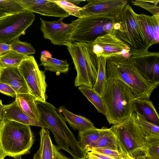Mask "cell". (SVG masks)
<instances>
[{
  "instance_id": "46",
  "label": "cell",
  "mask_w": 159,
  "mask_h": 159,
  "mask_svg": "<svg viewBox=\"0 0 159 159\" xmlns=\"http://www.w3.org/2000/svg\"><path fill=\"white\" fill-rule=\"evenodd\" d=\"M16 159H22V158H21V157H20L19 158H16Z\"/></svg>"
},
{
  "instance_id": "5",
  "label": "cell",
  "mask_w": 159,
  "mask_h": 159,
  "mask_svg": "<svg viewBox=\"0 0 159 159\" xmlns=\"http://www.w3.org/2000/svg\"><path fill=\"white\" fill-rule=\"evenodd\" d=\"M34 141L30 125L12 120L0 122V144L6 156L16 159L28 153Z\"/></svg>"
},
{
  "instance_id": "43",
  "label": "cell",
  "mask_w": 159,
  "mask_h": 159,
  "mask_svg": "<svg viewBox=\"0 0 159 159\" xmlns=\"http://www.w3.org/2000/svg\"><path fill=\"white\" fill-rule=\"evenodd\" d=\"M6 157L4 153L0 144V159H4Z\"/></svg>"
},
{
  "instance_id": "40",
  "label": "cell",
  "mask_w": 159,
  "mask_h": 159,
  "mask_svg": "<svg viewBox=\"0 0 159 159\" xmlns=\"http://www.w3.org/2000/svg\"><path fill=\"white\" fill-rule=\"evenodd\" d=\"M136 159H159V157L148 156L144 155L138 157Z\"/></svg>"
},
{
  "instance_id": "1",
  "label": "cell",
  "mask_w": 159,
  "mask_h": 159,
  "mask_svg": "<svg viewBox=\"0 0 159 159\" xmlns=\"http://www.w3.org/2000/svg\"><path fill=\"white\" fill-rule=\"evenodd\" d=\"M101 97L107 111L109 124L117 125L126 119L134 111L135 97L130 88L122 80L108 74Z\"/></svg>"
},
{
  "instance_id": "15",
  "label": "cell",
  "mask_w": 159,
  "mask_h": 159,
  "mask_svg": "<svg viewBox=\"0 0 159 159\" xmlns=\"http://www.w3.org/2000/svg\"><path fill=\"white\" fill-rule=\"evenodd\" d=\"M24 9L33 13L63 19L70 15L53 0H18Z\"/></svg>"
},
{
  "instance_id": "19",
  "label": "cell",
  "mask_w": 159,
  "mask_h": 159,
  "mask_svg": "<svg viewBox=\"0 0 159 159\" xmlns=\"http://www.w3.org/2000/svg\"><path fill=\"white\" fill-rule=\"evenodd\" d=\"M18 106L26 115L41 121V116L35 97L29 93H16L15 100Z\"/></svg>"
},
{
  "instance_id": "8",
  "label": "cell",
  "mask_w": 159,
  "mask_h": 159,
  "mask_svg": "<svg viewBox=\"0 0 159 159\" xmlns=\"http://www.w3.org/2000/svg\"><path fill=\"white\" fill-rule=\"evenodd\" d=\"M116 20L98 16L78 18L70 39L73 42L92 43L99 36L111 34Z\"/></svg>"
},
{
  "instance_id": "31",
  "label": "cell",
  "mask_w": 159,
  "mask_h": 159,
  "mask_svg": "<svg viewBox=\"0 0 159 159\" xmlns=\"http://www.w3.org/2000/svg\"><path fill=\"white\" fill-rule=\"evenodd\" d=\"M24 10L18 0H0V12L7 15L14 14Z\"/></svg>"
},
{
  "instance_id": "27",
  "label": "cell",
  "mask_w": 159,
  "mask_h": 159,
  "mask_svg": "<svg viewBox=\"0 0 159 159\" xmlns=\"http://www.w3.org/2000/svg\"><path fill=\"white\" fill-rule=\"evenodd\" d=\"M26 57L10 50L0 55V67H18Z\"/></svg>"
},
{
  "instance_id": "36",
  "label": "cell",
  "mask_w": 159,
  "mask_h": 159,
  "mask_svg": "<svg viewBox=\"0 0 159 159\" xmlns=\"http://www.w3.org/2000/svg\"><path fill=\"white\" fill-rule=\"evenodd\" d=\"M0 92L13 98H16V93L14 89L9 85L0 82Z\"/></svg>"
},
{
  "instance_id": "28",
  "label": "cell",
  "mask_w": 159,
  "mask_h": 159,
  "mask_svg": "<svg viewBox=\"0 0 159 159\" xmlns=\"http://www.w3.org/2000/svg\"><path fill=\"white\" fill-rule=\"evenodd\" d=\"M97 80L93 88L100 96H102L106 82V65L107 58L100 56Z\"/></svg>"
},
{
  "instance_id": "4",
  "label": "cell",
  "mask_w": 159,
  "mask_h": 159,
  "mask_svg": "<svg viewBox=\"0 0 159 159\" xmlns=\"http://www.w3.org/2000/svg\"><path fill=\"white\" fill-rule=\"evenodd\" d=\"M36 102L41 116V120L52 133L57 148L66 151L71 156L78 153L81 148L58 109L46 101L36 100Z\"/></svg>"
},
{
  "instance_id": "12",
  "label": "cell",
  "mask_w": 159,
  "mask_h": 159,
  "mask_svg": "<svg viewBox=\"0 0 159 159\" xmlns=\"http://www.w3.org/2000/svg\"><path fill=\"white\" fill-rule=\"evenodd\" d=\"M87 4L82 7V17L101 16L116 20L127 5L125 0H88Z\"/></svg>"
},
{
  "instance_id": "42",
  "label": "cell",
  "mask_w": 159,
  "mask_h": 159,
  "mask_svg": "<svg viewBox=\"0 0 159 159\" xmlns=\"http://www.w3.org/2000/svg\"><path fill=\"white\" fill-rule=\"evenodd\" d=\"M68 1L76 5H78L81 2L85 1L86 0H67Z\"/></svg>"
},
{
  "instance_id": "11",
  "label": "cell",
  "mask_w": 159,
  "mask_h": 159,
  "mask_svg": "<svg viewBox=\"0 0 159 159\" xmlns=\"http://www.w3.org/2000/svg\"><path fill=\"white\" fill-rule=\"evenodd\" d=\"M63 19L60 18L57 20L48 21L40 17V30L43 37L50 40L53 44L67 46L73 42L70 38L76 22L75 20L70 23L66 24L63 22Z\"/></svg>"
},
{
  "instance_id": "41",
  "label": "cell",
  "mask_w": 159,
  "mask_h": 159,
  "mask_svg": "<svg viewBox=\"0 0 159 159\" xmlns=\"http://www.w3.org/2000/svg\"><path fill=\"white\" fill-rule=\"evenodd\" d=\"M3 106L2 100L0 99V122L3 120Z\"/></svg>"
},
{
  "instance_id": "17",
  "label": "cell",
  "mask_w": 159,
  "mask_h": 159,
  "mask_svg": "<svg viewBox=\"0 0 159 159\" xmlns=\"http://www.w3.org/2000/svg\"><path fill=\"white\" fill-rule=\"evenodd\" d=\"M6 120L48 129V127L42 121L32 119L25 113L19 108L16 100L10 104L3 106L2 120Z\"/></svg>"
},
{
  "instance_id": "24",
  "label": "cell",
  "mask_w": 159,
  "mask_h": 159,
  "mask_svg": "<svg viewBox=\"0 0 159 159\" xmlns=\"http://www.w3.org/2000/svg\"><path fill=\"white\" fill-rule=\"evenodd\" d=\"M99 139L91 144L85 150L87 153L93 148H104L113 150H119L115 136L110 129L104 126Z\"/></svg>"
},
{
  "instance_id": "38",
  "label": "cell",
  "mask_w": 159,
  "mask_h": 159,
  "mask_svg": "<svg viewBox=\"0 0 159 159\" xmlns=\"http://www.w3.org/2000/svg\"><path fill=\"white\" fill-rule=\"evenodd\" d=\"M55 159H74L68 157L62 153L57 148L56 145L52 144Z\"/></svg>"
},
{
  "instance_id": "30",
  "label": "cell",
  "mask_w": 159,
  "mask_h": 159,
  "mask_svg": "<svg viewBox=\"0 0 159 159\" xmlns=\"http://www.w3.org/2000/svg\"><path fill=\"white\" fill-rule=\"evenodd\" d=\"M11 50L26 56L34 54L36 50L31 44L22 42L19 38L13 41L10 43Z\"/></svg>"
},
{
  "instance_id": "10",
  "label": "cell",
  "mask_w": 159,
  "mask_h": 159,
  "mask_svg": "<svg viewBox=\"0 0 159 159\" xmlns=\"http://www.w3.org/2000/svg\"><path fill=\"white\" fill-rule=\"evenodd\" d=\"M30 90L36 99L46 102L48 85L44 71L40 70L34 56H28L18 66Z\"/></svg>"
},
{
  "instance_id": "14",
  "label": "cell",
  "mask_w": 159,
  "mask_h": 159,
  "mask_svg": "<svg viewBox=\"0 0 159 159\" xmlns=\"http://www.w3.org/2000/svg\"><path fill=\"white\" fill-rule=\"evenodd\" d=\"M132 64L145 79L159 84V52H149L135 54L129 57Z\"/></svg>"
},
{
  "instance_id": "13",
  "label": "cell",
  "mask_w": 159,
  "mask_h": 159,
  "mask_svg": "<svg viewBox=\"0 0 159 159\" xmlns=\"http://www.w3.org/2000/svg\"><path fill=\"white\" fill-rule=\"evenodd\" d=\"M90 44L93 52L98 57L107 58L119 55L126 57L130 56L129 48L111 34L99 36Z\"/></svg>"
},
{
  "instance_id": "44",
  "label": "cell",
  "mask_w": 159,
  "mask_h": 159,
  "mask_svg": "<svg viewBox=\"0 0 159 159\" xmlns=\"http://www.w3.org/2000/svg\"><path fill=\"white\" fill-rule=\"evenodd\" d=\"M7 15H7V14H6L3 13H2V12H0V18L3 17H4L5 16H6Z\"/></svg>"
},
{
  "instance_id": "23",
  "label": "cell",
  "mask_w": 159,
  "mask_h": 159,
  "mask_svg": "<svg viewBox=\"0 0 159 159\" xmlns=\"http://www.w3.org/2000/svg\"><path fill=\"white\" fill-rule=\"evenodd\" d=\"M39 134L40 136L39 148L34 155L33 159H55L52 144L47 129L41 127Z\"/></svg>"
},
{
  "instance_id": "26",
  "label": "cell",
  "mask_w": 159,
  "mask_h": 159,
  "mask_svg": "<svg viewBox=\"0 0 159 159\" xmlns=\"http://www.w3.org/2000/svg\"><path fill=\"white\" fill-rule=\"evenodd\" d=\"M102 130V128L98 129L96 128L84 131H79L78 142L80 147L85 151L87 146L99 139Z\"/></svg>"
},
{
  "instance_id": "35",
  "label": "cell",
  "mask_w": 159,
  "mask_h": 159,
  "mask_svg": "<svg viewBox=\"0 0 159 159\" xmlns=\"http://www.w3.org/2000/svg\"><path fill=\"white\" fill-rule=\"evenodd\" d=\"M93 151L102 154L115 159H135L129 155L124 154L119 150H113L104 148H96L91 149Z\"/></svg>"
},
{
  "instance_id": "20",
  "label": "cell",
  "mask_w": 159,
  "mask_h": 159,
  "mask_svg": "<svg viewBox=\"0 0 159 159\" xmlns=\"http://www.w3.org/2000/svg\"><path fill=\"white\" fill-rule=\"evenodd\" d=\"M133 106L134 111L143 115L149 122L159 126V115L151 101L135 98Z\"/></svg>"
},
{
  "instance_id": "39",
  "label": "cell",
  "mask_w": 159,
  "mask_h": 159,
  "mask_svg": "<svg viewBox=\"0 0 159 159\" xmlns=\"http://www.w3.org/2000/svg\"><path fill=\"white\" fill-rule=\"evenodd\" d=\"M11 50V47L10 43H0V55H2L7 52Z\"/></svg>"
},
{
  "instance_id": "2",
  "label": "cell",
  "mask_w": 159,
  "mask_h": 159,
  "mask_svg": "<svg viewBox=\"0 0 159 159\" xmlns=\"http://www.w3.org/2000/svg\"><path fill=\"white\" fill-rule=\"evenodd\" d=\"M106 74L122 80L130 88L135 98L149 99L159 84L143 77L130 61L129 57L119 55L107 58Z\"/></svg>"
},
{
  "instance_id": "3",
  "label": "cell",
  "mask_w": 159,
  "mask_h": 159,
  "mask_svg": "<svg viewBox=\"0 0 159 159\" xmlns=\"http://www.w3.org/2000/svg\"><path fill=\"white\" fill-rule=\"evenodd\" d=\"M131 7L127 5L115 20L111 34L126 45L129 55L142 53L150 47Z\"/></svg>"
},
{
  "instance_id": "9",
  "label": "cell",
  "mask_w": 159,
  "mask_h": 159,
  "mask_svg": "<svg viewBox=\"0 0 159 159\" xmlns=\"http://www.w3.org/2000/svg\"><path fill=\"white\" fill-rule=\"evenodd\" d=\"M35 18L33 13L25 9L0 18V43L10 44L24 35Z\"/></svg>"
},
{
  "instance_id": "7",
  "label": "cell",
  "mask_w": 159,
  "mask_h": 159,
  "mask_svg": "<svg viewBox=\"0 0 159 159\" xmlns=\"http://www.w3.org/2000/svg\"><path fill=\"white\" fill-rule=\"evenodd\" d=\"M110 129L116 136L120 152L135 159L145 154L146 136L136 121L135 111Z\"/></svg>"
},
{
  "instance_id": "45",
  "label": "cell",
  "mask_w": 159,
  "mask_h": 159,
  "mask_svg": "<svg viewBox=\"0 0 159 159\" xmlns=\"http://www.w3.org/2000/svg\"><path fill=\"white\" fill-rule=\"evenodd\" d=\"M86 159H95L86 155Z\"/></svg>"
},
{
  "instance_id": "34",
  "label": "cell",
  "mask_w": 159,
  "mask_h": 159,
  "mask_svg": "<svg viewBox=\"0 0 159 159\" xmlns=\"http://www.w3.org/2000/svg\"><path fill=\"white\" fill-rule=\"evenodd\" d=\"M53 1L67 12L70 15L81 18L80 11L82 7L75 5L67 0H54Z\"/></svg>"
},
{
  "instance_id": "6",
  "label": "cell",
  "mask_w": 159,
  "mask_h": 159,
  "mask_svg": "<svg viewBox=\"0 0 159 159\" xmlns=\"http://www.w3.org/2000/svg\"><path fill=\"white\" fill-rule=\"evenodd\" d=\"M67 48L77 71L75 86L93 88L97 80L99 58L93 52L90 43L75 42Z\"/></svg>"
},
{
  "instance_id": "18",
  "label": "cell",
  "mask_w": 159,
  "mask_h": 159,
  "mask_svg": "<svg viewBox=\"0 0 159 159\" xmlns=\"http://www.w3.org/2000/svg\"><path fill=\"white\" fill-rule=\"evenodd\" d=\"M136 17L151 46L159 42V15L137 14Z\"/></svg>"
},
{
  "instance_id": "33",
  "label": "cell",
  "mask_w": 159,
  "mask_h": 159,
  "mask_svg": "<svg viewBox=\"0 0 159 159\" xmlns=\"http://www.w3.org/2000/svg\"><path fill=\"white\" fill-rule=\"evenodd\" d=\"M159 0H136L132 1L134 5L140 7L147 10L152 15H159V7L157 6Z\"/></svg>"
},
{
  "instance_id": "22",
  "label": "cell",
  "mask_w": 159,
  "mask_h": 159,
  "mask_svg": "<svg viewBox=\"0 0 159 159\" xmlns=\"http://www.w3.org/2000/svg\"><path fill=\"white\" fill-rule=\"evenodd\" d=\"M41 65L45 70L56 73L58 75L61 73H66L69 70V64L66 60L53 58L47 51H43L40 57Z\"/></svg>"
},
{
  "instance_id": "25",
  "label": "cell",
  "mask_w": 159,
  "mask_h": 159,
  "mask_svg": "<svg viewBox=\"0 0 159 159\" xmlns=\"http://www.w3.org/2000/svg\"><path fill=\"white\" fill-rule=\"evenodd\" d=\"M78 89L93 105L99 112L106 116L107 111L104 101L101 96L99 95L93 88L82 86L79 87Z\"/></svg>"
},
{
  "instance_id": "37",
  "label": "cell",
  "mask_w": 159,
  "mask_h": 159,
  "mask_svg": "<svg viewBox=\"0 0 159 159\" xmlns=\"http://www.w3.org/2000/svg\"><path fill=\"white\" fill-rule=\"evenodd\" d=\"M86 155L95 159H115L109 156L93 151L87 152Z\"/></svg>"
},
{
  "instance_id": "32",
  "label": "cell",
  "mask_w": 159,
  "mask_h": 159,
  "mask_svg": "<svg viewBox=\"0 0 159 159\" xmlns=\"http://www.w3.org/2000/svg\"><path fill=\"white\" fill-rule=\"evenodd\" d=\"M145 155L159 157V135L146 136Z\"/></svg>"
},
{
  "instance_id": "21",
  "label": "cell",
  "mask_w": 159,
  "mask_h": 159,
  "mask_svg": "<svg viewBox=\"0 0 159 159\" xmlns=\"http://www.w3.org/2000/svg\"><path fill=\"white\" fill-rule=\"evenodd\" d=\"M58 109L63 115L66 121L74 130L82 131L96 128L89 119L84 116L73 114L64 106H60Z\"/></svg>"
},
{
  "instance_id": "16",
  "label": "cell",
  "mask_w": 159,
  "mask_h": 159,
  "mask_svg": "<svg viewBox=\"0 0 159 159\" xmlns=\"http://www.w3.org/2000/svg\"><path fill=\"white\" fill-rule=\"evenodd\" d=\"M0 82L10 86L16 93H30L18 67H0Z\"/></svg>"
},
{
  "instance_id": "29",
  "label": "cell",
  "mask_w": 159,
  "mask_h": 159,
  "mask_svg": "<svg viewBox=\"0 0 159 159\" xmlns=\"http://www.w3.org/2000/svg\"><path fill=\"white\" fill-rule=\"evenodd\" d=\"M135 112L136 121L145 136L159 135V126L148 121L138 112Z\"/></svg>"
}]
</instances>
